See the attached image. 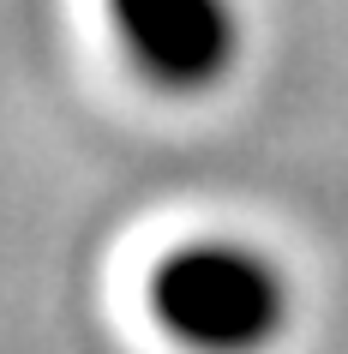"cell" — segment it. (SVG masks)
<instances>
[{"instance_id":"6da1fadb","label":"cell","mask_w":348,"mask_h":354,"mask_svg":"<svg viewBox=\"0 0 348 354\" xmlns=\"http://www.w3.org/2000/svg\"><path fill=\"white\" fill-rule=\"evenodd\" d=\"M276 277L228 246H199L156 270V313L192 348H246L276 324Z\"/></svg>"},{"instance_id":"7a4b0ae2","label":"cell","mask_w":348,"mask_h":354,"mask_svg":"<svg viewBox=\"0 0 348 354\" xmlns=\"http://www.w3.org/2000/svg\"><path fill=\"white\" fill-rule=\"evenodd\" d=\"M127 55L163 84H204L235 55L228 0H109Z\"/></svg>"}]
</instances>
